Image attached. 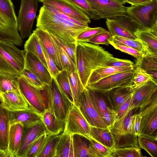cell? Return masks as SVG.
<instances>
[{
    "label": "cell",
    "mask_w": 157,
    "mask_h": 157,
    "mask_svg": "<svg viewBox=\"0 0 157 157\" xmlns=\"http://www.w3.org/2000/svg\"><path fill=\"white\" fill-rule=\"evenodd\" d=\"M113 56L102 47L87 42L77 41L76 66L80 81L85 88L92 72L104 67L105 61Z\"/></svg>",
    "instance_id": "cell-1"
},
{
    "label": "cell",
    "mask_w": 157,
    "mask_h": 157,
    "mask_svg": "<svg viewBox=\"0 0 157 157\" xmlns=\"http://www.w3.org/2000/svg\"><path fill=\"white\" fill-rule=\"evenodd\" d=\"M36 19L37 28L68 43L76 42L78 34L87 28L61 18L43 6L40 9Z\"/></svg>",
    "instance_id": "cell-2"
},
{
    "label": "cell",
    "mask_w": 157,
    "mask_h": 157,
    "mask_svg": "<svg viewBox=\"0 0 157 157\" xmlns=\"http://www.w3.org/2000/svg\"><path fill=\"white\" fill-rule=\"evenodd\" d=\"M0 41L21 46L23 40L19 32L17 17L11 0H0Z\"/></svg>",
    "instance_id": "cell-3"
},
{
    "label": "cell",
    "mask_w": 157,
    "mask_h": 157,
    "mask_svg": "<svg viewBox=\"0 0 157 157\" xmlns=\"http://www.w3.org/2000/svg\"><path fill=\"white\" fill-rule=\"evenodd\" d=\"M25 52L14 44L0 41V73L18 78L25 67Z\"/></svg>",
    "instance_id": "cell-4"
},
{
    "label": "cell",
    "mask_w": 157,
    "mask_h": 157,
    "mask_svg": "<svg viewBox=\"0 0 157 157\" xmlns=\"http://www.w3.org/2000/svg\"><path fill=\"white\" fill-rule=\"evenodd\" d=\"M44 89L46 97L47 109L51 110L58 119L65 123L68 112L74 104L62 93L53 78L51 86L45 85Z\"/></svg>",
    "instance_id": "cell-5"
},
{
    "label": "cell",
    "mask_w": 157,
    "mask_h": 157,
    "mask_svg": "<svg viewBox=\"0 0 157 157\" xmlns=\"http://www.w3.org/2000/svg\"><path fill=\"white\" fill-rule=\"evenodd\" d=\"M126 11L138 23L141 29H149L157 24V0L126 7Z\"/></svg>",
    "instance_id": "cell-6"
},
{
    "label": "cell",
    "mask_w": 157,
    "mask_h": 157,
    "mask_svg": "<svg viewBox=\"0 0 157 157\" xmlns=\"http://www.w3.org/2000/svg\"><path fill=\"white\" fill-rule=\"evenodd\" d=\"M39 0H21V6L17 17V27L22 39L31 34Z\"/></svg>",
    "instance_id": "cell-7"
},
{
    "label": "cell",
    "mask_w": 157,
    "mask_h": 157,
    "mask_svg": "<svg viewBox=\"0 0 157 157\" xmlns=\"http://www.w3.org/2000/svg\"><path fill=\"white\" fill-rule=\"evenodd\" d=\"M17 81L20 90L29 106L42 115L47 109L44 88L41 90L35 87L21 76L17 78Z\"/></svg>",
    "instance_id": "cell-8"
},
{
    "label": "cell",
    "mask_w": 157,
    "mask_h": 157,
    "mask_svg": "<svg viewBox=\"0 0 157 157\" xmlns=\"http://www.w3.org/2000/svg\"><path fill=\"white\" fill-rule=\"evenodd\" d=\"M90 128L91 126L78 107L73 104L66 119L63 133L72 135L79 134L89 139L94 140L90 134Z\"/></svg>",
    "instance_id": "cell-9"
},
{
    "label": "cell",
    "mask_w": 157,
    "mask_h": 157,
    "mask_svg": "<svg viewBox=\"0 0 157 157\" xmlns=\"http://www.w3.org/2000/svg\"><path fill=\"white\" fill-rule=\"evenodd\" d=\"M135 69L112 75L86 87L94 90L106 91L117 87L132 86Z\"/></svg>",
    "instance_id": "cell-10"
},
{
    "label": "cell",
    "mask_w": 157,
    "mask_h": 157,
    "mask_svg": "<svg viewBox=\"0 0 157 157\" xmlns=\"http://www.w3.org/2000/svg\"><path fill=\"white\" fill-rule=\"evenodd\" d=\"M94 12L101 18H110L126 14L124 0H87Z\"/></svg>",
    "instance_id": "cell-11"
},
{
    "label": "cell",
    "mask_w": 157,
    "mask_h": 157,
    "mask_svg": "<svg viewBox=\"0 0 157 157\" xmlns=\"http://www.w3.org/2000/svg\"><path fill=\"white\" fill-rule=\"evenodd\" d=\"M157 92V82L151 79L144 83L134 88L128 111L141 108L148 103Z\"/></svg>",
    "instance_id": "cell-12"
},
{
    "label": "cell",
    "mask_w": 157,
    "mask_h": 157,
    "mask_svg": "<svg viewBox=\"0 0 157 157\" xmlns=\"http://www.w3.org/2000/svg\"><path fill=\"white\" fill-rule=\"evenodd\" d=\"M78 107L91 126L102 128H107L94 107L86 87L81 95Z\"/></svg>",
    "instance_id": "cell-13"
},
{
    "label": "cell",
    "mask_w": 157,
    "mask_h": 157,
    "mask_svg": "<svg viewBox=\"0 0 157 157\" xmlns=\"http://www.w3.org/2000/svg\"><path fill=\"white\" fill-rule=\"evenodd\" d=\"M45 133L46 131L42 120L34 125L24 128L21 144L15 157H25L33 143Z\"/></svg>",
    "instance_id": "cell-14"
},
{
    "label": "cell",
    "mask_w": 157,
    "mask_h": 157,
    "mask_svg": "<svg viewBox=\"0 0 157 157\" xmlns=\"http://www.w3.org/2000/svg\"><path fill=\"white\" fill-rule=\"evenodd\" d=\"M102 92L107 107L117 113L121 105L133 94L134 88L132 86L119 87Z\"/></svg>",
    "instance_id": "cell-15"
},
{
    "label": "cell",
    "mask_w": 157,
    "mask_h": 157,
    "mask_svg": "<svg viewBox=\"0 0 157 157\" xmlns=\"http://www.w3.org/2000/svg\"><path fill=\"white\" fill-rule=\"evenodd\" d=\"M42 119L41 114L29 106L21 110L10 112V125L18 123L27 128L36 124Z\"/></svg>",
    "instance_id": "cell-16"
},
{
    "label": "cell",
    "mask_w": 157,
    "mask_h": 157,
    "mask_svg": "<svg viewBox=\"0 0 157 157\" xmlns=\"http://www.w3.org/2000/svg\"><path fill=\"white\" fill-rule=\"evenodd\" d=\"M25 68L33 73L43 83L51 86L52 78L48 69L39 59L26 52Z\"/></svg>",
    "instance_id": "cell-17"
},
{
    "label": "cell",
    "mask_w": 157,
    "mask_h": 157,
    "mask_svg": "<svg viewBox=\"0 0 157 157\" xmlns=\"http://www.w3.org/2000/svg\"><path fill=\"white\" fill-rule=\"evenodd\" d=\"M39 2L53 6L65 14L89 24L90 19L69 0H39Z\"/></svg>",
    "instance_id": "cell-18"
},
{
    "label": "cell",
    "mask_w": 157,
    "mask_h": 157,
    "mask_svg": "<svg viewBox=\"0 0 157 157\" xmlns=\"http://www.w3.org/2000/svg\"><path fill=\"white\" fill-rule=\"evenodd\" d=\"M157 107L146 113L141 117L139 136L157 141Z\"/></svg>",
    "instance_id": "cell-19"
},
{
    "label": "cell",
    "mask_w": 157,
    "mask_h": 157,
    "mask_svg": "<svg viewBox=\"0 0 157 157\" xmlns=\"http://www.w3.org/2000/svg\"><path fill=\"white\" fill-rule=\"evenodd\" d=\"M0 105L10 112L19 111L28 108L29 104L22 93L8 91L0 93Z\"/></svg>",
    "instance_id": "cell-20"
},
{
    "label": "cell",
    "mask_w": 157,
    "mask_h": 157,
    "mask_svg": "<svg viewBox=\"0 0 157 157\" xmlns=\"http://www.w3.org/2000/svg\"><path fill=\"white\" fill-rule=\"evenodd\" d=\"M38 37L41 46L55 61L58 69L63 70L56 44L49 33L47 31L36 27L33 31Z\"/></svg>",
    "instance_id": "cell-21"
},
{
    "label": "cell",
    "mask_w": 157,
    "mask_h": 157,
    "mask_svg": "<svg viewBox=\"0 0 157 157\" xmlns=\"http://www.w3.org/2000/svg\"><path fill=\"white\" fill-rule=\"evenodd\" d=\"M134 35L150 53H157V24L149 29L138 30Z\"/></svg>",
    "instance_id": "cell-22"
},
{
    "label": "cell",
    "mask_w": 157,
    "mask_h": 157,
    "mask_svg": "<svg viewBox=\"0 0 157 157\" xmlns=\"http://www.w3.org/2000/svg\"><path fill=\"white\" fill-rule=\"evenodd\" d=\"M41 115L48 134L59 135L63 131L65 123L58 119L51 110L46 109Z\"/></svg>",
    "instance_id": "cell-23"
},
{
    "label": "cell",
    "mask_w": 157,
    "mask_h": 157,
    "mask_svg": "<svg viewBox=\"0 0 157 157\" xmlns=\"http://www.w3.org/2000/svg\"><path fill=\"white\" fill-rule=\"evenodd\" d=\"M24 128L21 124L16 123L10 125L8 149L13 157L18 151L22 138Z\"/></svg>",
    "instance_id": "cell-24"
},
{
    "label": "cell",
    "mask_w": 157,
    "mask_h": 157,
    "mask_svg": "<svg viewBox=\"0 0 157 157\" xmlns=\"http://www.w3.org/2000/svg\"><path fill=\"white\" fill-rule=\"evenodd\" d=\"M135 65L150 75L157 82V53L144 54L140 59L137 60Z\"/></svg>",
    "instance_id": "cell-25"
},
{
    "label": "cell",
    "mask_w": 157,
    "mask_h": 157,
    "mask_svg": "<svg viewBox=\"0 0 157 157\" xmlns=\"http://www.w3.org/2000/svg\"><path fill=\"white\" fill-rule=\"evenodd\" d=\"M74 157H93L90 148V139L78 134L72 135Z\"/></svg>",
    "instance_id": "cell-26"
},
{
    "label": "cell",
    "mask_w": 157,
    "mask_h": 157,
    "mask_svg": "<svg viewBox=\"0 0 157 157\" xmlns=\"http://www.w3.org/2000/svg\"><path fill=\"white\" fill-rule=\"evenodd\" d=\"M136 67H109L98 68L94 71L91 74L88 80L87 86L95 83L103 78L121 72L129 71L134 69Z\"/></svg>",
    "instance_id": "cell-27"
},
{
    "label": "cell",
    "mask_w": 157,
    "mask_h": 157,
    "mask_svg": "<svg viewBox=\"0 0 157 157\" xmlns=\"http://www.w3.org/2000/svg\"><path fill=\"white\" fill-rule=\"evenodd\" d=\"M10 126V112L0 105V147L2 149H8Z\"/></svg>",
    "instance_id": "cell-28"
},
{
    "label": "cell",
    "mask_w": 157,
    "mask_h": 157,
    "mask_svg": "<svg viewBox=\"0 0 157 157\" xmlns=\"http://www.w3.org/2000/svg\"><path fill=\"white\" fill-rule=\"evenodd\" d=\"M133 109L130 110L123 117L116 120L110 130L113 135L132 133V124L134 115Z\"/></svg>",
    "instance_id": "cell-29"
},
{
    "label": "cell",
    "mask_w": 157,
    "mask_h": 157,
    "mask_svg": "<svg viewBox=\"0 0 157 157\" xmlns=\"http://www.w3.org/2000/svg\"><path fill=\"white\" fill-rule=\"evenodd\" d=\"M90 134L94 140L109 148H114V136L108 128L91 126Z\"/></svg>",
    "instance_id": "cell-30"
},
{
    "label": "cell",
    "mask_w": 157,
    "mask_h": 157,
    "mask_svg": "<svg viewBox=\"0 0 157 157\" xmlns=\"http://www.w3.org/2000/svg\"><path fill=\"white\" fill-rule=\"evenodd\" d=\"M24 50L39 59L48 69L42 46L38 37L34 33L31 34L26 41Z\"/></svg>",
    "instance_id": "cell-31"
},
{
    "label": "cell",
    "mask_w": 157,
    "mask_h": 157,
    "mask_svg": "<svg viewBox=\"0 0 157 157\" xmlns=\"http://www.w3.org/2000/svg\"><path fill=\"white\" fill-rule=\"evenodd\" d=\"M72 94L74 104L78 107L81 95L85 89L77 70L67 71Z\"/></svg>",
    "instance_id": "cell-32"
},
{
    "label": "cell",
    "mask_w": 157,
    "mask_h": 157,
    "mask_svg": "<svg viewBox=\"0 0 157 157\" xmlns=\"http://www.w3.org/2000/svg\"><path fill=\"white\" fill-rule=\"evenodd\" d=\"M113 136L114 148H140L138 144L137 136L134 134L127 133Z\"/></svg>",
    "instance_id": "cell-33"
},
{
    "label": "cell",
    "mask_w": 157,
    "mask_h": 157,
    "mask_svg": "<svg viewBox=\"0 0 157 157\" xmlns=\"http://www.w3.org/2000/svg\"><path fill=\"white\" fill-rule=\"evenodd\" d=\"M62 134H48L47 138L36 157H55L56 147Z\"/></svg>",
    "instance_id": "cell-34"
},
{
    "label": "cell",
    "mask_w": 157,
    "mask_h": 157,
    "mask_svg": "<svg viewBox=\"0 0 157 157\" xmlns=\"http://www.w3.org/2000/svg\"><path fill=\"white\" fill-rule=\"evenodd\" d=\"M86 87L94 107L102 119L107 107L103 92Z\"/></svg>",
    "instance_id": "cell-35"
},
{
    "label": "cell",
    "mask_w": 157,
    "mask_h": 157,
    "mask_svg": "<svg viewBox=\"0 0 157 157\" xmlns=\"http://www.w3.org/2000/svg\"><path fill=\"white\" fill-rule=\"evenodd\" d=\"M18 78L8 74L0 73V93L8 91L21 93L19 87Z\"/></svg>",
    "instance_id": "cell-36"
},
{
    "label": "cell",
    "mask_w": 157,
    "mask_h": 157,
    "mask_svg": "<svg viewBox=\"0 0 157 157\" xmlns=\"http://www.w3.org/2000/svg\"><path fill=\"white\" fill-rule=\"evenodd\" d=\"M62 93L72 104L74 100L67 71H61L54 79Z\"/></svg>",
    "instance_id": "cell-37"
},
{
    "label": "cell",
    "mask_w": 157,
    "mask_h": 157,
    "mask_svg": "<svg viewBox=\"0 0 157 157\" xmlns=\"http://www.w3.org/2000/svg\"><path fill=\"white\" fill-rule=\"evenodd\" d=\"M112 42L132 48L144 54L150 53L143 44L138 39L133 40L117 36H113Z\"/></svg>",
    "instance_id": "cell-38"
},
{
    "label": "cell",
    "mask_w": 157,
    "mask_h": 157,
    "mask_svg": "<svg viewBox=\"0 0 157 157\" xmlns=\"http://www.w3.org/2000/svg\"><path fill=\"white\" fill-rule=\"evenodd\" d=\"M106 19V26L113 36H117L133 40L137 39L134 34L128 31L116 21L109 18Z\"/></svg>",
    "instance_id": "cell-39"
},
{
    "label": "cell",
    "mask_w": 157,
    "mask_h": 157,
    "mask_svg": "<svg viewBox=\"0 0 157 157\" xmlns=\"http://www.w3.org/2000/svg\"><path fill=\"white\" fill-rule=\"evenodd\" d=\"M72 135L62 133L57 144L55 157H69Z\"/></svg>",
    "instance_id": "cell-40"
},
{
    "label": "cell",
    "mask_w": 157,
    "mask_h": 157,
    "mask_svg": "<svg viewBox=\"0 0 157 157\" xmlns=\"http://www.w3.org/2000/svg\"><path fill=\"white\" fill-rule=\"evenodd\" d=\"M118 23L128 31L134 35L141 29L138 23L129 15L126 14L110 18Z\"/></svg>",
    "instance_id": "cell-41"
},
{
    "label": "cell",
    "mask_w": 157,
    "mask_h": 157,
    "mask_svg": "<svg viewBox=\"0 0 157 157\" xmlns=\"http://www.w3.org/2000/svg\"><path fill=\"white\" fill-rule=\"evenodd\" d=\"M49 33L54 42L63 49L76 66V50L77 41L73 43H68L51 33Z\"/></svg>",
    "instance_id": "cell-42"
},
{
    "label": "cell",
    "mask_w": 157,
    "mask_h": 157,
    "mask_svg": "<svg viewBox=\"0 0 157 157\" xmlns=\"http://www.w3.org/2000/svg\"><path fill=\"white\" fill-rule=\"evenodd\" d=\"M43 6L50 11L66 21L86 28L89 27L87 23L63 13L52 6L44 4H43Z\"/></svg>",
    "instance_id": "cell-43"
},
{
    "label": "cell",
    "mask_w": 157,
    "mask_h": 157,
    "mask_svg": "<svg viewBox=\"0 0 157 157\" xmlns=\"http://www.w3.org/2000/svg\"><path fill=\"white\" fill-rule=\"evenodd\" d=\"M90 148L93 157H111L113 149L106 147L93 140L90 139Z\"/></svg>",
    "instance_id": "cell-44"
},
{
    "label": "cell",
    "mask_w": 157,
    "mask_h": 157,
    "mask_svg": "<svg viewBox=\"0 0 157 157\" xmlns=\"http://www.w3.org/2000/svg\"><path fill=\"white\" fill-rule=\"evenodd\" d=\"M143 156L140 148L128 147L114 148L111 157H141Z\"/></svg>",
    "instance_id": "cell-45"
},
{
    "label": "cell",
    "mask_w": 157,
    "mask_h": 157,
    "mask_svg": "<svg viewBox=\"0 0 157 157\" xmlns=\"http://www.w3.org/2000/svg\"><path fill=\"white\" fill-rule=\"evenodd\" d=\"M140 148L143 149L152 157H157V141L141 136H138Z\"/></svg>",
    "instance_id": "cell-46"
},
{
    "label": "cell",
    "mask_w": 157,
    "mask_h": 157,
    "mask_svg": "<svg viewBox=\"0 0 157 157\" xmlns=\"http://www.w3.org/2000/svg\"><path fill=\"white\" fill-rule=\"evenodd\" d=\"M84 12L90 19L94 20L101 18L94 12L87 0H69Z\"/></svg>",
    "instance_id": "cell-47"
},
{
    "label": "cell",
    "mask_w": 157,
    "mask_h": 157,
    "mask_svg": "<svg viewBox=\"0 0 157 157\" xmlns=\"http://www.w3.org/2000/svg\"><path fill=\"white\" fill-rule=\"evenodd\" d=\"M152 78L150 75L141 68L136 67L132 80V86L134 88H136Z\"/></svg>",
    "instance_id": "cell-48"
},
{
    "label": "cell",
    "mask_w": 157,
    "mask_h": 157,
    "mask_svg": "<svg viewBox=\"0 0 157 157\" xmlns=\"http://www.w3.org/2000/svg\"><path fill=\"white\" fill-rule=\"evenodd\" d=\"M48 135L47 133H45L37 139L27 151L25 157H36L45 143Z\"/></svg>",
    "instance_id": "cell-49"
},
{
    "label": "cell",
    "mask_w": 157,
    "mask_h": 157,
    "mask_svg": "<svg viewBox=\"0 0 157 157\" xmlns=\"http://www.w3.org/2000/svg\"><path fill=\"white\" fill-rule=\"evenodd\" d=\"M31 85L40 90H43L46 84L43 83L32 71L24 68L20 74Z\"/></svg>",
    "instance_id": "cell-50"
},
{
    "label": "cell",
    "mask_w": 157,
    "mask_h": 157,
    "mask_svg": "<svg viewBox=\"0 0 157 157\" xmlns=\"http://www.w3.org/2000/svg\"><path fill=\"white\" fill-rule=\"evenodd\" d=\"M106 30L101 27L94 28L89 27L79 33L77 36L76 40L78 42H88L89 39L94 36Z\"/></svg>",
    "instance_id": "cell-51"
},
{
    "label": "cell",
    "mask_w": 157,
    "mask_h": 157,
    "mask_svg": "<svg viewBox=\"0 0 157 157\" xmlns=\"http://www.w3.org/2000/svg\"><path fill=\"white\" fill-rule=\"evenodd\" d=\"M56 44L58 51L63 70L69 71L76 69L75 65L73 63L67 54L60 46Z\"/></svg>",
    "instance_id": "cell-52"
},
{
    "label": "cell",
    "mask_w": 157,
    "mask_h": 157,
    "mask_svg": "<svg viewBox=\"0 0 157 157\" xmlns=\"http://www.w3.org/2000/svg\"><path fill=\"white\" fill-rule=\"evenodd\" d=\"M104 67H135L136 66L130 60L119 59L113 56L109 58L104 63Z\"/></svg>",
    "instance_id": "cell-53"
},
{
    "label": "cell",
    "mask_w": 157,
    "mask_h": 157,
    "mask_svg": "<svg viewBox=\"0 0 157 157\" xmlns=\"http://www.w3.org/2000/svg\"><path fill=\"white\" fill-rule=\"evenodd\" d=\"M113 36L109 31L105 32L94 36L89 39L88 42L96 44H103L108 45L112 40Z\"/></svg>",
    "instance_id": "cell-54"
},
{
    "label": "cell",
    "mask_w": 157,
    "mask_h": 157,
    "mask_svg": "<svg viewBox=\"0 0 157 157\" xmlns=\"http://www.w3.org/2000/svg\"><path fill=\"white\" fill-rule=\"evenodd\" d=\"M42 48L47 66L48 69L52 78L55 79L60 71L58 69L53 59L42 46Z\"/></svg>",
    "instance_id": "cell-55"
},
{
    "label": "cell",
    "mask_w": 157,
    "mask_h": 157,
    "mask_svg": "<svg viewBox=\"0 0 157 157\" xmlns=\"http://www.w3.org/2000/svg\"><path fill=\"white\" fill-rule=\"evenodd\" d=\"M110 44L115 49L133 56L137 61L140 59L144 54L130 47L116 44L112 41L110 42Z\"/></svg>",
    "instance_id": "cell-56"
},
{
    "label": "cell",
    "mask_w": 157,
    "mask_h": 157,
    "mask_svg": "<svg viewBox=\"0 0 157 157\" xmlns=\"http://www.w3.org/2000/svg\"><path fill=\"white\" fill-rule=\"evenodd\" d=\"M102 119L107 128L110 130L117 120V113L107 107Z\"/></svg>",
    "instance_id": "cell-57"
},
{
    "label": "cell",
    "mask_w": 157,
    "mask_h": 157,
    "mask_svg": "<svg viewBox=\"0 0 157 157\" xmlns=\"http://www.w3.org/2000/svg\"><path fill=\"white\" fill-rule=\"evenodd\" d=\"M141 117L140 114H134L132 124V132L139 136L140 126Z\"/></svg>",
    "instance_id": "cell-58"
},
{
    "label": "cell",
    "mask_w": 157,
    "mask_h": 157,
    "mask_svg": "<svg viewBox=\"0 0 157 157\" xmlns=\"http://www.w3.org/2000/svg\"><path fill=\"white\" fill-rule=\"evenodd\" d=\"M132 95L121 105L117 112V120L123 117L128 111L129 104Z\"/></svg>",
    "instance_id": "cell-59"
},
{
    "label": "cell",
    "mask_w": 157,
    "mask_h": 157,
    "mask_svg": "<svg viewBox=\"0 0 157 157\" xmlns=\"http://www.w3.org/2000/svg\"><path fill=\"white\" fill-rule=\"evenodd\" d=\"M125 3L130 4L131 6H138L148 3L151 0H124Z\"/></svg>",
    "instance_id": "cell-60"
},
{
    "label": "cell",
    "mask_w": 157,
    "mask_h": 157,
    "mask_svg": "<svg viewBox=\"0 0 157 157\" xmlns=\"http://www.w3.org/2000/svg\"><path fill=\"white\" fill-rule=\"evenodd\" d=\"M0 157H13L8 149H0Z\"/></svg>",
    "instance_id": "cell-61"
},
{
    "label": "cell",
    "mask_w": 157,
    "mask_h": 157,
    "mask_svg": "<svg viewBox=\"0 0 157 157\" xmlns=\"http://www.w3.org/2000/svg\"><path fill=\"white\" fill-rule=\"evenodd\" d=\"M0 100H1V97H0Z\"/></svg>",
    "instance_id": "cell-62"
},
{
    "label": "cell",
    "mask_w": 157,
    "mask_h": 157,
    "mask_svg": "<svg viewBox=\"0 0 157 157\" xmlns=\"http://www.w3.org/2000/svg\"><path fill=\"white\" fill-rule=\"evenodd\" d=\"M1 148L0 147V149H1Z\"/></svg>",
    "instance_id": "cell-63"
}]
</instances>
